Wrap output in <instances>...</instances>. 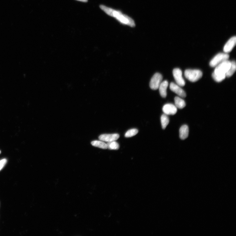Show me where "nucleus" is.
I'll return each mask as SVG.
<instances>
[{
	"label": "nucleus",
	"mask_w": 236,
	"mask_h": 236,
	"mask_svg": "<svg viewBox=\"0 0 236 236\" xmlns=\"http://www.w3.org/2000/svg\"><path fill=\"white\" fill-rule=\"evenodd\" d=\"M229 58V55L228 53H219L212 60L210 65L212 67H216L222 62L228 60Z\"/></svg>",
	"instance_id": "20e7f679"
},
{
	"label": "nucleus",
	"mask_w": 236,
	"mask_h": 236,
	"mask_svg": "<svg viewBox=\"0 0 236 236\" xmlns=\"http://www.w3.org/2000/svg\"><path fill=\"white\" fill-rule=\"evenodd\" d=\"M92 145L102 149H106L108 148L107 144L101 140H95L91 143Z\"/></svg>",
	"instance_id": "4468645a"
},
{
	"label": "nucleus",
	"mask_w": 236,
	"mask_h": 236,
	"mask_svg": "<svg viewBox=\"0 0 236 236\" xmlns=\"http://www.w3.org/2000/svg\"><path fill=\"white\" fill-rule=\"evenodd\" d=\"M163 80L162 75L159 73H155L152 78L149 86L153 90L158 89L159 86Z\"/></svg>",
	"instance_id": "39448f33"
},
{
	"label": "nucleus",
	"mask_w": 236,
	"mask_h": 236,
	"mask_svg": "<svg viewBox=\"0 0 236 236\" xmlns=\"http://www.w3.org/2000/svg\"><path fill=\"white\" fill-rule=\"evenodd\" d=\"M168 86V82L165 80L160 84L158 88L160 94L163 97L165 98L167 96V90Z\"/></svg>",
	"instance_id": "9b49d317"
},
{
	"label": "nucleus",
	"mask_w": 236,
	"mask_h": 236,
	"mask_svg": "<svg viewBox=\"0 0 236 236\" xmlns=\"http://www.w3.org/2000/svg\"><path fill=\"white\" fill-rule=\"evenodd\" d=\"M231 65L229 70L226 74V77L229 78L231 77L235 72L236 70V62L235 61H232Z\"/></svg>",
	"instance_id": "dca6fc26"
},
{
	"label": "nucleus",
	"mask_w": 236,
	"mask_h": 236,
	"mask_svg": "<svg viewBox=\"0 0 236 236\" xmlns=\"http://www.w3.org/2000/svg\"><path fill=\"white\" fill-rule=\"evenodd\" d=\"M139 131L136 129H130L126 132L125 135V136L126 137H130L136 135L138 133Z\"/></svg>",
	"instance_id": "aec40b11"
},
{
	"label": "nucleus",
	"mask_w": 236,
	"mask_h": 236,
	"mask_svg": "<svg viewBox=\"0 0 236 236\" xmlns=\"http://www.w3.org/2000/svg\"><path fill=\"white\" fill-rule=\"evenodd\" d=\"M7 160L6 158L0 160V171H1L6 164Z\"/></svg>",
	"instance_id": "412c9836"
},
{
	"label": "nucleus",
	"mask_w": 236,
	"mask_h": 236,
	"mask_svg": "<svg viewBox=\"0 0 236 236\" xmlns=\"http://www.w3.org/2000/svg\"><path fill=\"white\" fill-rule=\"evenodd\" d=\"M119 137V135L117 134H103L99 137V139L103 141L108 142L116 141Z\"/></svg>",
	"instance_id": "1a4fd4ad"
},
{
	"label": "nucleus",
	"mask_w": 236,
	"mask_h": 236,
	"mask_svg": "<svg viewBox=\"0 0 236 236\" xmlns=\"http://www.w3.org/2000/svg\"><path fill=\"white\" fill-rule=\"evenodd\" d=\"M180 87V86L173 82L171 83L170 85V88L171 91L180 97H185L186 96V93Z\"/></svg>",
	"instance_id": "6e6552de"
},
{
	"label": "nucleus",
	"mask_w": 236,
	"mask_h": 236,
	"mask_svg": "<svg viewBox=\"0 0 236 236\" xmlns=\"http://www.w3.org/2000/svg\"><path fill=\"white\" fill-rule=\"evenodd\" d=\"M175 105L177 108L182 109L185 108L186 103L185 100L178 97H176L175 98Z\"/></svg>",
	"instance_id": "ddd939ff"
},
{
	"label": "nucleus",
	"mask_w": 236,
	"mask_h": 236,
	"mask_svg": "<svg viewBox=\"0 0 236 236\" xmlns=\"http://www.w3.org/2000/svg\"><path fill=\"white\" fill-rule=\"evenodd\" d=\"M212 77L217 82H221L226 77L225 75H219L216 74L214 73H212Z\"/></svg>",
	"instance_id": "a211bd4d"
},
{
	"label": "nucleus",
	"mask_w": 236,
	"mask_h": 236,
	"mask_svg": "<svg viewBox=\"0 0 236 236\" xmlns=\"http://www.w3.org/2000/svg\"><path fill=\"white\" fill-rule=\"evenodd\" d=\"M100 7L103 11H105L107 14L110 16H112L114 10L108 7L103 5H100Z\"/></svg>",
	"instance_id": "6ab92c4d"
},
{
	"label": "nucleus",
	"mask_w": 236,
	"mask_h": 236,
	"mask_svg": "<svg viewBox=\"0 0 236 236\" xmlns=\"http://www.w3.org/2000/svg\"><path fill=\"white\" fill-rule=\"evenodd\" d=\"M231 65V62L228 60L224 61L216 67L214 73L217 74L226 75Z\"/></svg>",
	"instance_id": "7ed1b4c3"
},
{
	"label": "nucleus",
	"mask_w": 236,
	"mask_h": 236,
	"mask_svg": "<svg viewBox=\"0 0 236 236\" xmlns=\"http://www.w3.org/2000/svg\"><path fill=\"white\" fill-rule=\"evenodd\" d=\"M1 151H0V154H1Z\"/></svg>",
	"instance_id": "5701e85b"
},
{
	"label": "nucleus",
	"mask_w": 236,
	"mask_h": 236,
	"mask_svg": "<svg viewBox=\"0 0 236 236\" xmlns=\"http://www.w3.org/2000/svg\"><path fill=\"white\" fill-rule=\"evenodd\" d=\"M161 122L163 129H165L169 122V119L168 115L164 114H163L161 117Z\"/></svg>",
	"instance_id": "2eb2a0df"
},
{
	"label": "nucleus",
	"mask_w": 236,
	"mask_h": 236,
	"mask_svg": "<svg viewBox=\"0 0 236 236\" xmlns=\"http://www.w3.org/2000/svg\"><path fill=\"white\" fill-rule=\"evenodd\" d=\"M77 1L85 2H88V0H77Z\"/></svg>",
	"instance_id": "4be33fe9"
},
{
	"label": "nucleus",
	"mask_w": 236,
	"mask_h": 236,
	"mask_svg": "<svg viewBox=\"0 0 236 236\" xmlns=\"http://www.w3.org/2000/svg\"><path fill=\"white\" fill-rule=\"evenodd\" d=\"M163 110L164 114L167 115H174L177 112V108L172 104H167L163 106Z\"/></svg>",
	"instance_id": "0eeeda50"
},
{
	"label": "nucleus",
	"mask_w": 236,
	"mask_h": 236,
	"mask_svg": "<svg viewBox=\"0 0 236 236\" xmlns=\"http://www.w3.org/2000/svg\"><path fill=\"white\" fill-rule=\"evenodd\" d=\"M189 133L188 127L186 125L182 126L180 129V137L182 140H185L188 137Z\"/></svg>",
	"instance_id": "f8f14e48"
},
{
	"label": "nucleus",
	"mask_w": 236,
	"mask_h": 236,
	"mask_svg": "<svg viewBox=\"0 0 236 236\" xmlns=\"http://www.w3.org/2000/svg\"><path fill=\"white\" fill-rule=\"evenodd\" d=\"M107 144L108 148L109 149L117 150L119 148L118 143L116 141L109 142Z\"/></svg>",
	"instance_id": "f3484780"
},
{
	"label": "nucleus",
	"mask_w": 236,
	"mask_h": 236,
	"mask_svg": "<svg viewBox=\"0 0 236 236\" xmlns=\"http://www.w3.org/2000/svg\"><path fill=\"white\" fill-rule=\"evenodd\" d=\"M185 75L186 78L189 81L195 82L202 78L203 73L199 70L187 69L185 71Z\"/></svg>",
	"instance_id": "f03ea898"
},
{
	"label": "nucleus",
	"mask_w": 236,
	"mask_h": 236,
	"mask_svg": "<svg viewBox=\"0 0 236 236\" xmlns=\"http://www.w3.org/2000/svg\"><path fill=\"white\" fill-rule=\"evenodd\" d=\"M173 74L175 81L177 84L180 87L185 86V80L182 77L181 70L179 68H175L173 71Z\"/></svg>",
	"instance_id": "423d86ee"
},
{
	"label": "nucleus",
	"mask_w": 236,
	"mask_h": 236,
	"mask_svg": "<svg viewBox=\"0 0 236 236\" xmlns=\"http://www.w3.org/2000/svg\"><path fill=\"white\" fill-rule=\"evenodd\" d=\"M236 38L234 37L230 38L224 46L223 51L224 53H228L231 52L236 44Z\"/></svg>",
	"instance_id": "9d476101"
},
{
	"label": "nucleus",
	"mask_w": 236,
	"mask_h": 236,
	"mask_svg": "<svg viewBox=\"0 0 236 236\" xmlns=\"http://www.w3.org/2000/svg\"><path fill=\"white\" fill-rule=\"evenodd\" d=\"M113 17L116 18L122 24L128 25L131 27H134L135 24L134 21L129 17L123 14L119 11L114 10Z\"/></svg>",
	"instance_id": "f257e3e1"
}]
</instances>
